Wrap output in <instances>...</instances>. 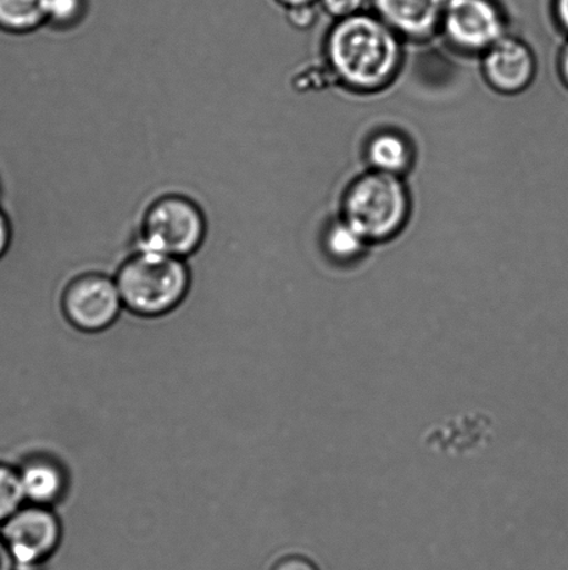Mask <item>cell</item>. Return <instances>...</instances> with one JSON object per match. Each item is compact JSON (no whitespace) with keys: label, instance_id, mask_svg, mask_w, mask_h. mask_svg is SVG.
<instances>
[{"label":"cell","instance_id":"1","mask_svg":"<svg viewBox=\"0 0 568 570\" xmlns=\"http://www.w3.org/2000/svg\"><path fill=\"white\" fill-rule=\"evenodd\" d=\"M326 55L333 76L356 92H376L398 76L403 60L397 32L375 13L337 20L328 32Z\"/></svg>","mask_w":568,"mask_h":570},{"label":"cell","instance_id":"2","mask_svg":"<svg viewBox=\"0 0 568 570\" xmlns=\"http://www.w3.org/2000/svg\"><path fill=\"white\" fill-rule=\"evenodd\" d=\"M122 305L132 315L161 317L175 312L192 287L188 261L136 253L114 277Z\"/></svg>","mask_w":568,"mask_h":570},{"label":"cell","instance_id":"3","mask_svg":"<svg viewBox=\"0 0 568 570\" xmlns=\"http://www.w3.org/2000/svg\"><path fill=\"white\" fill-rule=\"evenodd\" d=\"M409 215V189L403 177L369 170L345 193L341 217L369 244L397 236Z\"/></svg>","mask_w":568,"mask_h":570},{"label":"cell","instance_id":"4","mask_svg":"<svg viewBox=\"0 0 568 570\" xmlns=\"http://www.w3.org/2000/svg\"><path fill=\"white\" fill-rule=\"evenodd\" d=\"M208 230V219L197 203L167 195L145 216L136 253L188 261L203 247Z\"/></svg>","mask_w":568,"mask_h":570},{"label":"cell","instance_id":"5","mask_svg":"<svg viewBox=\"0 0 568 570\" xmlns=\"http://www.w3.org/2000/svg\"><path fill=\"white\" fill-rule=\"evenodd\" d=\"M17 570H48L58 561L64 528L53 508L26 504L0 527Z\"/></svg>","mask_w":568,"mask_h":570},{"label":"cell","instance_id":"6","mask_svg":"<svg viewBox=\"0 0 568 570\" xmlns=\"http://www.w3.org/2000/svg\"><path fill=\"white\" fill-rule=\"evenodd\" d=\"M63 311L72 326L83 333H100L114 326L124 305L113 277L91 273L67 287Z\"/></svg>","mask_w":568,"mask_h":570},{"label":"cell","instance_id":"7","mask_svg":"<svg viewBox=\"0 0 568 570\" xmlns=\"http://www.w3.org/2000/svg\"><path fill=\"white\" fill-rule=\"evenodd\" d=\"M441 30L456 48L484 53L508 33V24L495 0H448Z\"/></svg>","mask_w":568,"mask_h":570},{"label":"cell","instance_id":"8","mask_svg":"<svg viewBox=\"0 0 568 570\" xmlns=\"http://www.w3.org/2000/svg\"><path fill=\"white\" fill-rule=\"evenodd\" d=\"M537 60L528 43L506 33L482 53V72L500 94L515 95L531 86Z\"/></svg>","mask_w":568,"mask_h":570},{"label":"cell","instance_id":"9","mask_svg":"<svg viewBox=\"0 0 568 570\" xmlns=\"http://www.w3.org/2000/svg\"><path fill=\"white\" fill-rule=\"evenodd\" d=\"M26 504L53 508L60 513L69 504L71 474L66 463L52 454H33L17 465Z\"/></svg>","mask_w":568,"mask_h":570},{"label":"cell","instance_id":"10","mask_svg":"<svg viewBox=\"0 0 568 570\" xmlns=\"http://www.w3.org/2000/svg\"><path fill=\"white\" fill-rule=\"evenodd\" d=\"M375 14L400 38L425 41L441 30L448 0H371Z\"/></svg>","mask_w":568,"mask_h":570},{"label":"cell","instance_id":"11","mask_svg":"<svg viewBox=\"0 0 568 570\" xmlns=\"http://www.w3.org/2000/svg\"><path fill=\"white\" fill-rule=\"evenodd\" d=\"M366 159L370 170L403 177L413 161V150L408 138L402 134L381 131L376 134L367 145Z\"/></svg>","mask_w":568,"mask_h":570},{"label":"cell","instance_id":"12","mask_svg":"<svg viewBox=\"0 0 568 570\" xmlns=\"http://www.w3.org/2000/svg\"><path fill=\"white\" fill-rule=\"evenodd\" d=\"M47 24V0H0V30L31 33Z\"/></svg>","mask_w":568,"mask_h":570},{"label":"cell","instance_id":"13","mask_svg":"<svg viewBox=\"0 0 568 570\" xmlns=\"http://www.w3.org/2000/svg\"><path fill=\"white\" fill-rule=\"evenodd\" d=\"M367 245L363 236L356 232L345 219H338L327 227L325 248L331 258L339 262H352L365 254Z\"/></svg>","mask_w":568,"mask_h":570},{"label":"cell","instance_id":"14","mask_svg":"<svg viewBox=\"0 0 568 570\" xmlns=\"http://www.w3.org/2000/svg\"><path fill=\"white\" fill-rule=\"evenodd\" d=\"M24 505L19 469L9 462H0V527Z\"/></svg>","mask_w":568,"mask_h":570},{"label":"cell","instance_id":"15","mask_svg":"<svg viewBox=\"0 0 568 570\" xmlns=\"http://www.w3.org/2000/svg\"><path fill=\"white\" fill-rule=\"evenodd\" d=\"M87 0H47V24L72 28L88 16Z\"/></svg>","mask_w":568,"mask_h":570},{"label":"cell","instance_id":"16","mask_svg":"<svg viewBox=\"0 0 568 570\" xmlns=\"http://www.w3.org/2000/svg\"><path fill=\"white\" fill-rule=\"evenodd\" d=\"M320 9L317 3L297 6V8L287 9V21L289 27L298 31H308L311 27H315L317 20H319Z\"/></svg>","mask_w":568,"mask_h":570},{"label":"cell","instance_id":"17","mask_svg":"<svg viewBox=\"0 0 568 570\" xmlns=\"http://www.w3.org/2000/svg\"><path fill=\"white\" fill-rule=\"evenodd\" d=\"M367 0H319L320 8L333 19H348L365 11Z\"/></svg>","mask_w":568,"mask_h":570},{"label":"cell","instance_id":"18","mask_svg":"<svg viewBox=\"0 0 568 570\" xmlns=\"http://www.w3.org/2000/svg\"><path fill=\"white\" fill-rule=\"evenodd\" d=\"M269 570H320L317 563L303 552L293 551L277 558Z\"/></svg>","mask_w":568,"mask_h":570},{"label":"cell","instance_id":"19","mask_svg":"<svg viewBox=\"0 0 568 570\" xmlns=\"http://www.w3.org/2000/svg\"><path fill=\"white\" fill-rule=\"evenodd\" d=\"M11 238H13V233H11V225L9 217L0 210V259L3 258L10 248Z\"/></svg>","mask_w":568,"mask_h":570},{"label":"cell","instance_id":"20","mask_svg":"<svg viewBox=\"0 0 568 570\" xmlns=\"http://www.w3.org/2000/svg\"><path fill=\"white\" fill-rule=\"evenodd\" d=\"M556 21L568 33V0H554Z\"/></svg>","mask_w":568,"mask_h":570},{"label":"cell","instance_id":"21","mask_svg":"<svg viewBox=\"0 0 568 570\" xmlns=\"http://www.w3.org/2000/svg\"><path fill=\"white\" fill-rule=\"evenodd\" d=\"M0 570H17L13 558H11L2 538H0Z\"/></svg>","mask_w":568,"mask_h":570},{"label":"cell","instance_id":"22","mask_svg":"<svg viewBox=\"0 0 568 570\" xmlns=\"http://www.w3.org/2000/svg\"><path fill=\"white\" fill-rule=\"evenodd\" d=\"M559 70L561 78H564V81L568 87V42L565 45V48L561 49L559 59Z\"/></svg>","mask_w":568,"mask_h":570},{"label":"cell","instance_id":"23","mask_svg":"<svg viewBox=\"0 0 568 570\" xmlns=\"http://www.w3.org/2000/svg\"><path fill=\"white\" fill-rule=\"evenodd\" d=\"M278 3L283 6V8H297V6H303V4H313L319 2V0H277Z\"/></svg>","mask_w":568,"mask_h":570}]
</instances>
